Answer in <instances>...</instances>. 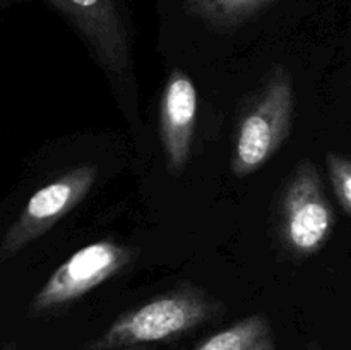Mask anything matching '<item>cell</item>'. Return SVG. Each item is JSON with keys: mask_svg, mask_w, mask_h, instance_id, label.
<instances>
[{"mask_svg": "<svg viewBox=\"0 0 351 350\" xmlns=\"http://www.w3.org/2000/svg\"><path fill=\"white\" fill-rule=\"evenodd\" d=\"M119 350H154L151 345H141V347H129V349H119Z\"/></svg>", "mask_w": 351, "mask_h": 350, "instance_id": "obj_11", "label": "cell"}, {"mask_svg": "<svg viewBox=\"0 0 351 350\" xmlns=\"http://www.w3.org/2000/svg\"><path fill=\"white\" fill-rule=\"evenodd\" d=\"M326 168L336 201L351 218V153L329 151L326 153Z\"/></svg>", "mask_w": 351, "mask_h": 350, "instance_id": "obj_10", "label": "cell"}, {"mask_svg": "<svg viewBox=\"0 0 351 350\" xmlns=\"http://www.w3.org/2000/svg\"><path fill=\"white\" fill-rule=\"evenodd\" d=\"M308 350H321V349H319V347H315V345H312Z\"/></svg>", "mask_w": 351, "mask_h": 350, "instance_id": "obj_12", "label": "cell"}, {"mask_svg": "<svg viewBox=\"0 0 351 350\" xmlns=\"http://www.w3.org/2000/svg\"><path fill=\"white\" fill-rule=\"evenodd\" d=\"M98 178L95 165H79L38 189L7 229L0 244V259H12L29 244L50 232L75 206L84 201Z\"/></svg>", "mask_w": 351, "mask_h": 350, "instance_id": "obj_5", "label": "cell"}, {"mask_svg": "<svg viewBox=\"0 0 351 350\" xmlns=\"http://www.w3.org/2000/svg\"><path fill=\"white\" fill-rule=\"evenodd\" d=\"M79 31L98 64L113 78L130 67V36L119 0H47Z\"/></svg>", "mask_w": 351, "mask_h": 350, "instance_id": "obj_6", "label": "cell"}, {"mask_svg": "<svg viewBox=\"0 0 351 350\" xmlns=\"http://www.w3.org/2000/svg\"><path fill=\"white\" fill-rule=\"evenodd\" d=\"M136 259L132 247L112 239L96 240L75 250L34 294L31 316H47L69 307L105 281L112 280Z\"/></svg>", "mask_w": 351, "mask_h": 350, "instance_id": "obj_4", "label": "cell"}, {"mask_svg": "<svg viewBox=\"0 0 351 350\" xmlns=\"http://www.w3.org/2000/svg\"><path fill=\"white\" fill-rule=\"evenodd\" d=\"M191 350H276V342L269 319L256 312L213 333Z\"/></svg>", "mask_w": 351, "mask_h": 350, "instance_id": "obj_8", "label": "cell"}, {"mask_svg": "<svg viewBox=\"0 0 351 350\" xmlns=\"http://www.w3.org/2000/svg\"><path fill=\"white\" fill-rule=\"evenodd\" d=\"M160 141L171 174H180L192 154L197 124V89L182 69L173 67L160 98Z\"/></svg>", "mask_w": 351, "mask_h": 350, "instance_id": "obj_7", "label": "cell"}, {"mask_svg": "<svg viewBox=\"0 0 351 350\" xmlns=\"http://www.w3.org/2000/svg\"><path fill=\"white\" fill-rule=\"evenodd\" d=\"M276 0H185V10L216 31H232L252 21Z\"/></svg>", "mask_w": 351, "mask_h": 350, "instance_id": "obj_9", "label": "cell"}, {"mask_svg": "<svg viewBox=\"0 0 351 350\" xmlns=\"http://www.w3.org/2000/svg\"><path fill=\"white\" fill-rule=\"evenodd\" d=\"M223 312L219 299L195 285H180L113 319L84 350H119L171 342L213 321Z\"/></svg>", "mask_w": 351, "mask_h": 350, "instance_id": "obj_1", "label": "cell"}, {"mask_svg": "<svg viewBox=\"0 0 351 350\" xmlns=\"http://www.w3.org/2000/svg\"><path fill=\"white\" fill-rule=\"evenodd\" d=\"M336 226V213L324 182L311 160L295 165L276 198L273 235L290 261L308 259L326 247Z\"/></svg>", "mask_w": 351, "mask_h": 350, "instance_id": "obj_3", "label": "cell"}, {"mask_svg": "<svg viewBox=\"0 0 351 350\" xmlns=\"http://www.w3.org/2000/svg\"><path fill=\"white\" fill-rule=\"evenodd\" d=\"M295 89L290 71L276 64L247 96L237 115L230 170L243 178L273 160L293 126Z\"/></svg>", "mask_w": 351, "mask_h": 350, "instance_id": "obj_2", "label": "cell"}]
</instances>
